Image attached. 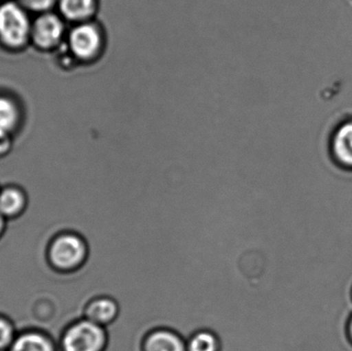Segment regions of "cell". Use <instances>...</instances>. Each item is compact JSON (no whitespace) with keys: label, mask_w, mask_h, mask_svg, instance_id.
I'll list each match as a JSON object with an SVG mask.
<instances>
[{"label":"cell","mask_w":352,"mask_h":351,"mask_svg":"<svg viewBox=\"0 0 352 351\" xmlns=\"http://www.w3.org/2000/svg\"><path fill=\"white\" fill-rule=\"evenodd\" d=\"M119 313V307L109 298L97 299L87 308V317L97 325L111 324Z\"/></svg>","instance_id":"30bf717a"},{"label":"cell","mask_w":352,"mask_h":351,"mask_svg":"<svg viewBox=\"0 0 352 351\" xmlns=\"http://www.w3.org/2000/svg\"><path fill=\"white\" fill-rule=\"evenodd\" d=\"M345 335H346L347 341L352 346V313L347 319L345 325Z\"/></svg>","instance_id":"2e32d148"},{"label":"cell","mask_w":352,"mask_h":351,"mask_svg":"<svg viewBox=\"0 0 352 351\" xmlns=\"http://www.w3.org/2000/svg\"><path fill=\"white\" fill-rule=\"evenodd\" d=\"M24 105L10 91L0 90V140H14L25 123Z\"/></svg>","instance_id":"8992f818"},{"label":"cell","mask_w":352,"mask_h":351,"mask_svg":"<svg viewBox=\"0 0 352 351\" xmlns=\"http://www.w3.org/2000/svg\"><path fill=\"white\" fill-rule=\"evenodd\" d=\"M107 38L102 25L94 20L69 25L65 45L80 65L95 63L104 53Z\"/></svg>","instance_id":"7a4b0ae2"},{"label":"cell","mask_w":352,"mask_h":351,"mask_svg":"<svg viewBox=\"0 0 352 351\" xmlns=\"http://www.w3.org/2000/svg\"><path fill=\"white\" fill-rule=\"evenodd\" d=\"M69 24L57 10L33 16L30 47L43 54H54L65 43Z\"/></svg>","instance_id":"3957f363"},{"label":"cell","mask_w":352,"mask_h":351,"mask_svg":"<svg viewBox=\"0 0 352 351\" xmlns=\"http://www.w3.org/2000/svg\"><path fill=\"white\" fill-rule=\"evenodd\" d=\"M333 150L339 162L352 167V122L337 130L333 139Z\"/></svg>","instance_id":"8fae6325"},{"label":"cell","mask_w":352,"mask_h":351,"mask_svg":"<svg viewBox=\"0 0 352 351\" xmlns=\"http://www.w3.org/2000/svg\"><path fill=\"white\" fill-rule=\"evenodd\" d=\"M14 328L6 319L0 317V350L12 346L14 339Z\"/></svg>","instance_id":"9a60e30c"},{"label":"cell","mask_w":352,"mask_h":351,"mask_svg":"<svg viewBox=\"0 0 352 351\" xmlns=\"http://www.w3.org/2000/svg\"><path fill=\"white\" fill-rule=\"evenodd\" d=\"M351 302H352V286H351Z\"/></svg>","instance_id":"d6986e66"},{"label":"cell","mask_w":352,"mask_h":351,"mask_svg":"<svg viewBox=\"0 0 352 351\" xmlns=\"http://www.w3.org/2000/svg\"><path fill=\"white\" fill-rule=\"evenodd\" d=\"M107 340L102 326L86 319L74 324L67 330L62 344L64 351H102Z\"/></svg>","instance_id":"277c9868"},{"label":"cell","mask_w":352,"mask_h":351,"mask_svg":"<svg viewBox=\"0 0 352 351\" xmlns=\"http://www.w3.org/2000/svg\"><path fill=\"white\" fill-rule=\"evenodd\" d=\"M100 0H57L56 10L69 25L94 20Z\"/></svg>","instance_id":"52a82bcc"},{"label":"cell","mask_w":352,"mask_h":351,"mask_svg":"<svg viewBox=\"0 0 352 351\" xmlns=\"http://www.w3.org/2000/svg\"><path fill=\"white\" fill-rule=\"evenodd\" d=\"M219 348L217 336L207 331L195 334L186 346V351H219Z\"/></svg>","instance_id":"4fadbf2b"},{"label":"cell","mask_w":352,"mask_h":351,"mask_svg":"<svg viewBox=\"0 0 352 351\" xmlns=\"http://www.w3.org/2000/svg\"><path fill=\"white\" fill-rule=\"evenodd\" d=\"M32 16L56 10L57 0H16Z\"/></svg>","instance_id":"5bb4252c"},{"label":"cell","mask_w":352,"mask_h":351,"mask_svg":"<svg viewBox=\"0 0 352 351\" xmlns=\"http://www.w3.org/2000/svg\"><path fill=\"white\" fill-rule=\"evenodd\" d=\"M151 4H153V3H151ZM157 5H161V4H157ZM164 6H168V5H164ZM171 8H175V6H171ZM184 10H188V8H184Z\"/></svg>","instance_id":"ac0fdd59"},{"label":"cell","mask_w":352,"mask_h":351,"mask_svg":"<svg viewBox=\"0 0 352 351\" xmlns=\"http://www.w3.org/2000/svg\"><path fill=\"white\" fill-rule=\"evenodd\" d=\"M10 351H55L53 344L45 336L37 333L23 334L14 339Z\"/></svg>","instance_id":"7c38bea8"},{"label":"cell","mask_w":352,"mask_h":351,"mask_svg":"<svg viewBox=\"0 0 352 351\" xmlns=\"http://www.w3.org/2000/svg\"><path fill=\"white\" fill-rule=\"evenodd\" d=\"M32 14L16 0L0 2V47L6 53L21 54L30 47Z\"/></svg>","instance_id":"6da1fadb"},{"label":"cell","mask_w":352,"mask_h":351,"mask_svg":"<svg viewBox=\"0 0 352 351\" xmlns=\"http://www.w3.org/2000/svg\"><path fill=\"white\" fill-rule=\"evenodd\" d=\"M144 351H186L184 340L175 332L158 330L146 337Z\"/></svg>","instance_id":"9c48e42d"},{"label":"cell","mask_w":352,"mask_h":351,"mask_svg":"<svg viewBox=\"0 0 352 351\" xmlns=\"http://www.w3.org/2000/svg\"><path fill=\"white\" fill-rule=\"evenodd\" d=\"M86 256V243L74 234L58 237L50 251L52 263L61 270L76 269L85 261Z\"/></svg>","instance_id":"5b68a950"},{"label":"cell","mask_w":352,"mask_h":351,"mask_svg":"<svg viewBox=\"0 0 352 351\" xmlns=\"http://www.w3.org/2000/svg\"><path fill=\"white\" fill-rule=\"evenodd\" d=\"M4 216H2L1 214H0V233H1V231L3 230L4 227Z\"/></svg>","instance_id":"e0dca14e"},{"label":"cell","mask_w":352,"mask_h":351,"mask_svg":"<svg viewBox=\"0 0 352 351\" xmlns=\"http://www.w3.org/2000/svg\"><path fill=\"white\" fill-rule=\"evenodd\" d=\"M27 205V194L18 185L0 188V214L4 218H14L24 212Z\"/></svg>","instance_id":"ba28073f"}]
</instances>
